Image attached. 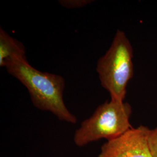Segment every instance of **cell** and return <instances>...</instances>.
<instances>
[{
  "label": "cell",
  "instance_id": "6da1fadb",
  "mask_svg": "<svg viewBox=\"0 0 157 157\" xmlns=\"http://www.w3.org/2000/svg\"><path fill=\"white\" fill-rule=\"evenodd\" d=\"M5 68L27 89L36 108L52 113L61 121L77 122V118L69 111L63 100L65 81L62 76L39 71L30 65L27 59L13 61Z\"/></svg>",
  "mask_w": 157,
  "mask_h": 157
},
{
  "label": "cell",
  "instance_id": "7a4b0ae2",
  "mask_svg": "<svg viewBox=\"0 0 157 157\" xmlns=\"http://www.w3.org/2000/svg\"><path fill=\"white\" fill-rule=\"evenodd\" d=\"M96 71L111 99L124 101L128 84L133 76L134 65L133 47L124 31H117L109 49L98 59Z\"/></svg>",
  "mask_w": 157,
  "mask_h": 157
},
{
  "label": "cell",
  "instance_id": "3957f363",
  "mask_svg": "<svg viewBox=\"0 0 157 157\" xmlns=\"http://www.w3.org/2000/svg\"><path fill=\"white\" fill-rule=\"evenodd\" d=\"M132 113L129 103L110 99L100 105L90 118L81 123L75 132L74 143L83 147L101 139L109 141L117 138L132 128Z\"/></svg>",
  "mask_w": 157,
  "mask_h": 157
},
{
  "label": "cell",
  "instance_id": "277c9868",
  "mask_svg": "<svg viewBox=\"0 0 157 157\" xmlns=\"http://www.w3.org/2000/svg\"><path fill=\"white\" fill-rule=\"evenodd\" d=\"M150 130L144 126L131 128L123 135L107 141L98 157H152L148 143Z\"/></svg>",
  "mask_w": 157,
  "mask_h": 157
},
{
  "label": "cell",
  "instance_id": "5b68a950",
  "mask_svg": "<svg viewBox=\"0 0 157 157\" xmlns=\"http://www.w3.org/2000/svg\"><path fill=\"white\" fill-rule=\"evenodd\" d=\"M23 59H27L24 45L1 28L0 67H6L9 63L13 61Z\"/></svg>",
  "mask_w": 157,
  "mask_h": 157
},
{
  "label": "cell",
  "instance_id": "8992f818",
  "mask_svg": "<svg viewBox=\"0 0 157 157\" xmlns=\"http://www.w3.org/2000/svg\"><path fill=\"white\" fill-rule=\"evenodd\" d=\"M92 0H59L58 3L67 9L81 8L92 3Z\"/></svg>",
  "mask_w": 157,
  "mask_h": 157
},
{
  "label": "cell",
  "instance_id": "52a82bcc",
  "mask_svg": "<svg viewBox=\"0 0 157 157\" xmlns=\"http://www.w3.org/2000/svg\"><path fill=\"white\" fill-rule=\"evenodd\" d=\"M148 143L152 156V157H157V127L150 130Z\"/></svg>",
  "mask_w": 157,
  "mask_h": 157
}]
</instances>
